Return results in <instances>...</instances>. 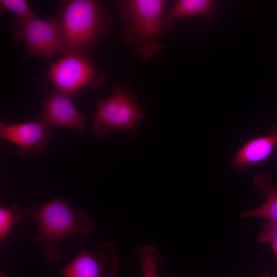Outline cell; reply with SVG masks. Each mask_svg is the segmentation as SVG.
<instances>
[{"label":"cell","mask_w":277,"mask_h":277,"mask_svg":"<svg viewBox=\"0 0 277 277\" xmlns=\"http://www.w3.org/2000/svg\"><path fill=\"white\" fill-rule=\"evenodd\" d=\"M47 75L53 89L71 97L85 87L96 88L103 81L88 55L76 53L64 54L50 66Z\"/></svg>","instance_id":"6"},{"label":"cell","mask_w":277,"mask_h":277,"mask_svg":"<svg viewBox=\"0 0 277 277\" xmlns=\"http://www.w3.org/2000/svg\"><path fill=\"white\" fill-rule=\"evenodd\" d=\"M144 114L143 109L130 90L116 85L108 97L98 102L90 118L93 120L94 134L103 138L111 130H125L134 133Z\"/></svg>","instance_id":"4"},{"label":"cell","mask_w":277,"mask_h":277,"mask_svg":"<svg viewBox=\"0 0 277 277\" xmlns=\"http://www.w3.org/2000/svg\"><path fill=\"white\" fill-rule=\"evenodd\" d=\"M25 212L33 219L38 228L33 241L42 248L44 258L50 262L61 259L59 246L62 241L87 236L94 228L83 208L74 209L62 197L28 208Z\"/></svg>","instance_id":"1"},{"label":"cell","mask_w":277,"mask_h":277,"mask_svg":"<svg viewBox=\"0 0 277 277\" xmlns=\"http://www.w3.org/2000/svg\"><path fill=\"white\" fill-rule=\"evenodd\" d=\"M136 255L141 264L143 277H160L157 268L164 262L154 246L144 245L137 249Z\"/></svg>","instance_id":"13"},{"label":"cell","mask_w":277,"mask_h":277,"mask_svg":"<svg viewBox=\"0 0 277 277\" xmlns=\"http://www.w3.org/2000/svg\"><path fill=\"white\" fill-rule=\"evenodd\" d=\"M60 15L63 32V54L88 55L105 34L108 24L101 3L92 0H70L61 3Z\"/></svg>","instance_id":"3"},{"label":"cell","mask_w":277,"mask_h":277,"mask_svg":"<svg viewBox=\"0 0 277 277\" xmlns=\"http://www.w3.org/2000/svg\"><path fill=\"white\" fill-rule=\"evenodd\" d=\"M216 7L211 0H178L166 12L167 29L175 21L187 17L199 16L205 19H211L215 15Z\"/></svg>","instance_id":"12"},{"label":"cell","mask_w":277,"mask_h":277,"mask_svg":"<svg viewBox=\"0 0 277 277\" xmlns=\"http://www.w3.org/2000/svg\"><path fill=\"white\" fill-rule=\"evenodd\" d=\"M0 4L3 10L7 9L13 13L17 21H21L36 15L30 8V4L25 0H1Z\"/></svg>","instance_id":"15"},{"label":"cell","mask_w":277,"mask_h":277,"mask_svg":"<svg viewBox=\"0 0 277 277\" xmlns=\"http://www.w3.org/2000/svg\"><path fill=\"white\" fill-rule=\"evenodd\" d=\"M13 38L24 41L28 56L49 59L63 47V32L60 16L40 18L36 15L18 21L11 27Z\"/></svg>","instance_id":"5"},{"label":"cell","mask_w":277,"mask_h":277,"mask_svg":"<svg viewBox=\"0 0 277 277\" xmlns=\"http://www.w3.org/2000/svg\"><path fill=\"white\" fill-rule=\"evenodd\" d=\"M277 145L273 133L260 136L246 142L233 156L231 166L235 170H243L266 160Z\"/></svg>","instance_id":"10"},{"label":"cell","mask_w":277,"mask_h":277,"mask_svg":"<svg viewBox=\"0 0 277 277\" xmlns=\"http://www.w3.org/2000/svg\"><path fill=\"white\" fill-rule=\"evenodd\" d=\"M125 23L123 38L133 45L144 59H149L162 49L160 38L167 30L162 0H126L116 2Z\"/></svg>","instance_id":"2"},{"label":"cell","mask_w":277,"mask_h":277,"mask_svg":"<svg viewBox=\"0 0 277 277\" xmlns=\"http://www.w3.org/2000/svg\"><path fill=\"white\" fill-rule=\"evenodd\" d=\"M0 277H7L3 273H1L0 274Z\"/></svg>","instance_id":"18"},{"label":"cell","mask_w":277,"mask_h":277,"mask_svg":"<svg viewBox=\"0 0 277 277\" xmlns=\"http://www.w3.org/2000/svg\"><path fill=\"white\" fill-rule=\"evenodd\" d=\"M258 240L263 244L269 243L277 259V223L267 221L257 235Z\"/></svg>","instance_id":"16"},{"label":"cell","mask_w":277,"mask_h":277,"mask_svg":"<svg viewBox=\"0 0 277 277\" xmlns=\"http://www.w3.org/2000/svg\"><path fill=\"white\" fill-rule=\"evenodd\" d=\"M272 178L270 173L264 172L254 179V185L265 201L259 207L241 213L242 219L258 217L277 223V186L272 184Z\"/></svg>","instance_id":"11"},{"label":"cell","mask_w":277,"mask_h":277,"mask_svg":"<svg viewBox=\"0 0 277 277\" xmlns=\"http://www.w3.org/2000/svg\"><path fill=\"white\" fill-rule=\"evenodd\" d=\"M273 134L275 135V137H276V138L277 139V132L276 133L274 132Z\"/></svg>","instance_id":"19"},{"label":"cell","mask_w":277,"mask_h":277,"mask_svg":"<svg viewBox=\"0 0 277 277\" xmlns=\"http://www.w3.org/2000/svg\"><path fill=\"white\" fill-rule=\"evenodd\" d=\"M52 135L49 125L38 120L7 125L0 123V137L16 145L18 155L29 157L42 153Z\"/></svg>","instance_id":"8"},{"label":"cell","mask_w":277,"mask_h":277,"mask_svg":"<svg viewBox=\"0 0 277 277\" xmlns=\"http://www.w3.org/2000/svg\"><path fill=\"white\" fill-rule=\"evenodd\" d=\"M26 215L25 209L13 204L6 207L1 204L0 207V241L7 242L9 238V230L12 225L18 224Z\"/></svg>","instance_id":"14"},{"label":"cell","mask_w":277,"mask_h":277,"mask_svg":"<svg viewBox=\"0 0 277 277\" xmlns=\"http://www.w3.org/2000/svg\"><path fill=\"white\" fill-rule=\"evenodd\" d=\"M69 95L54 89L47 91L38 121L48 125L65 127L78 131L87 129L85 118Z\"/></svg>","instance_id":"9"},{"label":"cell","mask_w":277,"mask_h":277,"mask_svg":"<svg viewBox=\"0 0 277 277\" xmlns=\"http://www.w3.org/2000/svg\"><path fill=\"white\" fill-rule=\"evenodd\" d=\"M118 258L113 243L84 249L60 272L62 277H115Z\"/></svg>","instance_id":"7"},{"label":"cell","mask_w":277,"mask_h":277,"mask_svg":"<svg viewBox=\"0 0 277 277\" xmlns=\"http://www.w3.org/2000/svg\"><path fill=\"white\" fill-rule=\"evenodd\" d=\"M262 277H270V275L269 272H266Z\"/></svg>","instance_id":"17"}]
</instances>
